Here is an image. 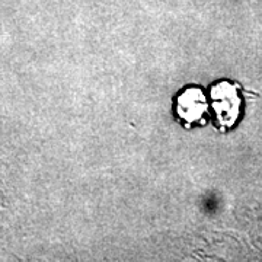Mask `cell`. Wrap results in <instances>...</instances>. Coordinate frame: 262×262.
<instances>
[{
	"mask_svg": "<svg viewBox=\"0 0 262 262\" xmlns=\"http://www.w3.org/2000/svg\"><path fill=\"white\" fill-rule=\"evenodd\" d=\"M211 99L220 127L225 130L234 127L242 111V96L239 94V86L227 80L219 82L211 88Z\"/></svg>",
	"mask_w": 262,
	"mask_h": 262,
	"instance_id": "obj_1",
	"label": "cell"
},
{
	"mask_svg": "<svg viewBox=\"0 0 262 262\" xmlns=\"http://www.w3.org/2000/svg\"><path fill=\"white\" fill-rule=\"evenodd\" d=\"M177 113L187 121L188 125L201 118V115L206 113L207 102L201 89L198 88H187L177 99Z\"/></svg>",
	"mask_w": 262,
	"mask_h": 262,
	"instance_id": "obj_2",
	"label": "cell"
}]
</instances>
